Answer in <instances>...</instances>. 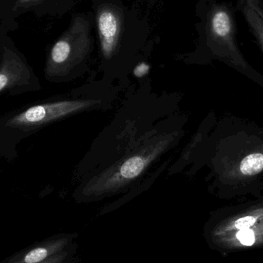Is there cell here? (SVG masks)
Here are the masks:
<instances>
[{
	"instance_id": "obj_9",
	"label": "cell",
	"mask_w": 263,
	"mask_h": 263,
	"mask_svg": "<svg viewBox=\"0 0 263 263\" xmlns=\"http://www.w3.org/2000/svg\"><path fill=\"white\" fill-rule=\"evenodd\" d=\"M256 213H257L238 218L234 222L235 228L239 230H246V229H250V227H253L257 221V216H256Z\"/></svg>"
},
{
	"instance_id": "obj_3",
	"label": "cell",
	"mask_w": 263,
	"mask_h": 263,
	"mask_svg": "<svg viewBox=\"0 0 263 263\" xmlns=\"http://www.w3.org/2000/svg\"><path fill=\"white\" fill-rule=\"evenodd\" d=\"M89 23L82 17L74 18L72 25L53 45L48 60L50 72H61L80 61L90 46Z\"/></svg>"
},
{
	"instance_id": "obj_8",
	"label": "cell",
	"mask_w": 263,
	"mask_h": 263,
	"mask_svg": "<svg viewBox=\"0 0 263 263\" xmlns=\"http://www.w3.org/2000/svg\"><path fill=\"white\" fill-rule=\"evenodd\" d=\"M241 12L263 51L262 6L259 0H247Z\"/></svg>"
},
{
	"instance_id": "obj_4",
	"label": "cell",
	"mask_w": 263,
	"mask_h": 263,
	"mask_svg": "<svg viewBox=\"0 0 263 263\" xmlns=\"http://www.w3.org/2000/svg\"><path fill=\"white\" fill-rule=\"evenodd\" d=\"M92 100H72L37 105L15 116L9 121L12 126H36L80 112L92 106Z\"/></svg>"
},
{
	"instance_id": "obj_2",
	"label": "cell",
	"mask_w": 263,
	"mask_h": 263,
	"mask_svg": "<svg viewBox=\"0 0 263 263\" xmlns=\"http://www.w3.org/2000/svg\"><path fill=\"white\" fill-rule=\"evenodd\" d=\"M238 136L239 150L230 152L221 179L230 185L252 184L263 176V137L245 131Z\"/></svg>"
},
{
	"instance_id": "obj_6",
	"label": "cell",
	"mask_w": 263,
	"mask_h": 263,
	"mask_svg": "<svg viewBox=\"0 0 263 263\" xmlns=\"http://www.w3.org/2000/svg\"><path fill=\"white\" fill-rule=\"evenodd\" d=\"M77 234L63 235L57 239L46 241L41 245L31 249L9 263H40L64 251L72 246Z\"/></svg>"
},
{
	"instance_id": "obj_10",
	"label": "cell",
	"mask_w": 263,
	"mask_h": 263,
	"mask_svg": "<svg viewBox=\"0 0 263 263\" xmlns=\"http://www.w3.org/2000/svg\"><path fill=\"white\" fill-rule=\"evenodd\" d=\"M236 237L239 242L246 247H251L256 241L254 232L251 229L239 230V232H238L236 234Z\"/></svg>"
},
{
	"instance_id": "obj_7",
	"label": "cell",
	"mask_w": 263,
	"mask_h": 263,
	"mask_svg": "<svg viewBox=\"0 0 263 263\" xmlns=\"http://www.w3.org/2000/svg\"><path fill=\"white\" fill-rule=\"evenodd\" d=\"M162 147V145L159 148H153V150L145 151L129 158L119 167L117 171L114 173V176L109 178V183H112L114 181V184L112 185L114 186L117 182H127L137 177L148 163L156 157V155L159 153V149H161Z\"/></svg>"
},
{
	"instance_id": "obj_12",
	"label": "cell",
	"mask_w": 263,
	"mask_h": 263,
	"mask_svg": "<svg viewBox=\"0 0 263 263\" xmlns=\"http://www.w3.org/2000/svg\"><path fill=\"white\" fill-rule=\"evenodd\" d=\"M41 0H17L14 5L13 10H18V9H25L33 5L36 4Z\"/></svg>"
},
{
	"instance_id": "obj_1",
	"label": "cell",
	"mask_w": 263,
	"mask_h": 263,
	"mask_svg": "<svg viewBox=\"0 0 263 263\" xmlns=\"http://www.w3.org/2000/svg\"><path fill=\"white\" fill-rule=\"evenodd\" d=\"M236 26L233 7L217 3L209 13L207 40L213 54L245 73L252 72L236 43Z\"/></svg>"
},
{
	"instance_id": "obj_13",
	"label": "cell",
	"mask_w": 263,
	"mask_h": 263,
	"mask_svg": "<svg viewBox=\"0 0 263 263\" xmlns=\"http://www.w3.org/2000/svg\"><path fill=\"white\" fill-rule=\"evenodd\" d=\"M247 0H237V4H236V9L237 10L242 11V8H243L244 5H245L246 2Z\"/></svg>"
},
{
	"instance_id": "obj_5",
	"label": "cell",
	"mask_w": 263,
	"mask_h": 263,
	"mask_svg": "<svg viewBox=\"0 0 263 263\" xmlns=\"http://www.w3.org/2000/svg\"><path fill=\"white\" fill-rule=\"evenodd\" d=\"M97 25L102 52L105 58L109 59L120 40L122 26L120 13L112 7L105 6L98 12Z\"/></svg>"
},
{
	"instance_id": "obj_11",
	"label": "cell",
	"mask_w": 263,
	"mask_h": 263,
	"mask_svg": "<svg viewBox=\"0 0 263 263\" xmlns=\"http://www.w3.org/2000/svg\"><path fill=\"white\" fill-rule=\"evenodd\" d=\"M75 247H73V249H72L70 246L69 248L66 249L64 251L61 252V253L52 256L49 259H46L44 262L40 263H64L69 258L72 257V255L75 253Z\"/></svg>"
}]
</instances>
